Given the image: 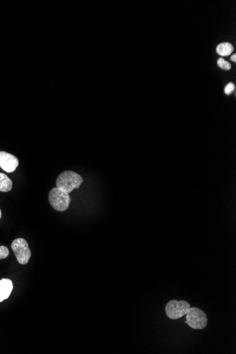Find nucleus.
Listing matches in <instances>:
<instances>
[{
	"label": "nucleus",
	"instance_id": "1",
	"mask_svg": "<svg viewBox=\"0 0 236 354\" xmlns=\"http://www.w3.org/2000/svg\"><path fill=\"white\" fill-rule=\"evenodd\" d=\"M84 180L82 176L74 171L66 170L61 172L56 180V187L70 194L74 190L79 189Z\"/></svg>",
	"mask_w": 236,
	"mask_h": 354
},
{
	"label": "nucleus",
	"instance_id": "2",
	"mask_svg": "<svg viewBox=\"0 0 236 354\" xmlns=\"http://www.w3.org/2000/svg\"><path fill=\"white\" fill-rule=\"evenodd\" d=\"M48 200L55 210L61 212L68 210L72 201L70 194L57 187L50 191Z\"/></svg>",
	"mask_w": 236,
	"mask_h": 354
},
{
	"label": "nucleus",
	"instance_id": "3",
	"mask_svg": "<svg viewBox=\"0 0 236 354\" xmlns=\"http://www.w3.org/2000/svg\"><path fill=\"white\" fill-rule=\"evenodd\" d=\"M185 315L186 324L193 329L201 330L207 326V315L202 310L198 307H191Z\"/></svg>",
	"mask_w": 236,
	"mask_h": 354
},
{
	"label": "nucleus",
	"instance_id": "4",
	"mask_svg": "<svg viewBox=\"0 0 236 354\" xmlns=\"http://www.w3.org/2000/svg\"><path fill=\"white\" fill-rule=\"evenodd\" d=\"M190 307V304L186 300H171L165 305V313L168 318L175 320L185 316Z\"/></svg>",
	"mask_w": 236,
	"mask_h": 354
},
{
	"label": "nucleus",
	"instance_id": "5",
	"mask_svg": "<svg viewBox=\"0 0 236 354\" xmlns=\"http://www.w3.org/2000/svg\"><path fill=\"white\" fill-rule=\"evenodd\" d=\"M11 246L19 263L27 265L32 257V252L27 241L24 238H17L12 242Z\"/></svg>",
	"mask_w": 236,
	"mask_h": 354
},
{
	"label": "nucleus",
	"instance_id": "6",
	"mask_svg": "<svg viewBox=\"0 0 236 354\" xmlns=\"http://www.w3.org/2000/svg\"><path fill=\"white\" fill-rule=\"evenodd\" d=\"M20 161L15 155L0 151V167L5 172H13L19 166Z\"/></svg>",
	"mask_w": 236,
	"mask_h": 354
},
{
	"label": "nucleus",
	"instance_id": "7",
	"mask_svg": "<svg viewBox=\"0 0 236 354\" xmlns=\"http://www.w3.org/2000/svg\"><path fill=\"white\" fill-rule=\"evenodd\" d=\"M13 282L9 279L0 280V303L8 299L13 290Z\"/></svg>",
	"mask_w": 236,
	"mask_h": 354
},
{
	"label": "nucleus",
	"instance_id": "8",
	"mask_svg": "<svg viewBox=\"0 0 236 354\" xmlns=\"http://www.w3.org/2000/svg\"><path fill=\"white\" fill-rule=\"evenodd\" d=\"M13 187L12 180L6 174L0 172V192L8 193L11 191Z\"/></svg>",
	"mask_w": 236,
	"mask_h": 354
},
{
	"label": "nucleus",
	"instance_id": "9",
	"mask_svg": "<svg viewBox=\"0 0 236 354\" xmlns=\"http://www.w3.org/2000/svg\"><path fill=\"white\" fill-rule=\"evenodd\" d=\"M233 51V47L230 43H220L216 47V53L220 56H228Z\"/></svg>",
	"mask_w": 236,
	"mask_h": 354
},
{
	"label": "nucleus",
	"instance_id": "10",
	"mask_svg": "<svg viewBox=\"0 0 236 354\" xmlns=\"http://www.w3.org/2000/svg\"><path fill=\"white\" fill-rule=\"evenodd\" d=\"M217 65L220 68L224 70H229L231 68V65L228 62L225 61L223 58H219L217 61Z\"/></svg>",
	"mask_w": 236,
	"mask_h": 354
},
{
	"label": "nucleus",
	"instance_id": "11",
	"mask_svg": "<svg viewBox=\"0 0 236 354\" xmlns=\"http://www.w3.org/2000/svg\"><path fill=\"white\" fill-rule=\"evenodd\" d=\"M9 254H10V251H9V249L6 246H4V245L0 246V260H4V259L7 258Z\"/></svg>",
	"mask_w": 236,
	"mask_h": 354
},
{
	"label": "nucleus",
	"instance_id": "12",
	"mask_svg": "<svg viewBox=\"0 0 236 354\" xmlns=\"http://www.w3.org/2000/svg\"><path fill=\"white\" fill-rule=\"evenodd\" d=\"M234 90H235V85H234L233 83L229 82L226 86H225L224 92L226 95H230L233 92Z\"/></svg>",
	"mask_w": 236,
	"mask_h": 354
},
{
	"label": "nucleus",
	"instance_id": "13",
	"mask_svg": "<svg viewBox=\"0 0 236 354\" xmlns=\"http://www.w3.org/2000/svg\"><path fill=\"white\" fill-rule=\"evenodd\" d=\"M230 60H231L232 62H234V63H235V62H236V55L235 54L232 55L231 56V58H230Z\"/></svg>",
	"mask_w": 236,
	"mask_h": 354
},
{
	"label": "nucleus",
	"instance_id": "14",
	"mask_svg": "<svg viewBox=\"0 0 236 354\" xmlns=\"http://www.w3.org/2000/svg\"><path fill=\"white\" fill-rule=\"evenodd\" d=\"M1 217H2V212H1V210H0V219H1Z\"/></svg>",
	"mask_w": 236,
	"mask_h": 354
}]
</instances>
